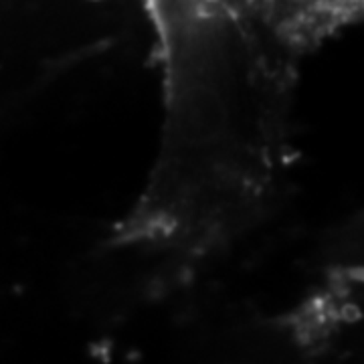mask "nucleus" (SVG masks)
<instances>
[{"label":"nucleus","instance_id":"1","mask_svg":"<svg viewBox=\"0 0 364 364\" xmlns=\"http://www.w3.org/2000/svg\"><path fill=\"white\" fill-rule=\"evenodd\" d=\"M168 59L170 124L152 196L176 231L229 221L275 168L277 83L221 0H154Z\"/></svg>","mask_w":364,"mask_h":364}]
</instances>
